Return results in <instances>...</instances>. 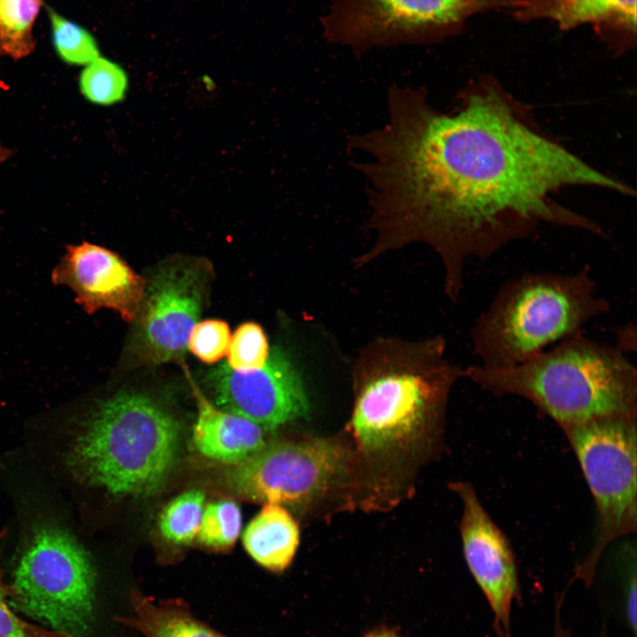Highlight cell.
Here are the masks:
<instances>
[{"label": "cell", "instance_id": "obj_1", "mask_svg": "<svg viewBox=\"0 0 637 637\" xmlns=\"http://www.w3.org/2000/svg\"><path fill=\"white\" fill-rule=\"evenodd\" d=\"M380 127L349 141L368 184L367 256L413 242L432 247L444 268V289L457 301L472 258L487 259L541 223L600 234L590 219L552 195L572 186L623 194L622 182L595 170L541 132L495 82L467 88L441 112L423 88L394 86Z\"/></svg>", "mask_w": 637, "mask_h": 637}, {"label": "cell", "instance_id": "obj_2", "mask_svg": "<svg viewBox=\"0 0 637 637\" xmlns=\"http://www.w3.org/2000/svg\"><path fill=\"white\" fill-rule=\"evenodd\" d=\"M464 377L495 395L527 399L563 430L595 420L636 415L637 372L617 347L581 333L517 365H472Z\"/></svg>", "mask_w": 637, "mask_h": 637}, {"label": "cell", "instance_id": "obj_3", "mask_svg": "<svg viewBox=\"0 0 637 637\" xmlns=\"http://www.w3.org/2000/svg\"><path fill=\"white\" fill-rule=\"evenodd\" d=\"M178 420L151 397L121 390L96 403L65 454L73 476L115 495L156 493L179 453Z\"/></svg>", "mask_w": 637, "mask_h": 637}, {"label": "cell", "instance_id": "obj_4", "mask_svg": "<svg viewBox=\"0 0 637 637\" xmlns=\"http://www.w3.org/2000/svg\"><path fill=\"white\" fill-rule=\"evenodd\" d=\"M355 375V436L362 449L382 451L405 442L440 415L464 369L446 358L438 336L418 343L376 342L360 357Z\"/></svg>", "mask_w": 637, "mask_h": 637}, {"label": "cell", "instance_id": "obj_5", "mask_svg": "<svg viewBox=\"0 0 637 637\" xmlns=\"http://www.w3.org/2000/svg\"><path fill=\"white\" fill-rule=\"evenodd\" d=\"M590 269L575 272L526 273L505 283L474 321L471 342L486 369H505L545 348L581 333L610 311Z\"/></svg>", "mask_w": 637, "mask_h": 637}, {"label": "cell", "instance_id": "obj_6", "mask_svg": "<svg viewBox=\"0 0 637 637\" xmlns=\"http://www.w3.org/2000/svg\"><path fill=\"white\" fill-rule=\"evenodd\" d=\"M96 574L79 541L50 519L26 533L15 562L11 607L68 637H88Z\"/></svg>", "mask_w": 637, "mask_h": 637}, {"label": "cell", "instance_id": "obj_7", "mask_svg": "<svg viewBox=\"0 0 637 637\" xmlns=\"http://www.w3.org/2000/svg\"><path fill=\"white\" fill-rule=\"evenodd\" d=\"M564 432L597 511L595 541L579 567V574L588 579L605 549L636 530V415L598 419Z\"/></svg>", "mask_w": 637, "mask_h": 637}, {"label": "cell", "instance_id": "obj_8", "mask_svg": "<svg viewBox=\"0 0 637 637\" xmlns=\"http://www.w3.org/2000/svg\"><path fill=\"white\" fill-rule=\"evenodd\" d=\"M507 4V0H334L321 24L328 42L362 53L374 47L426 42L474 12Z\"/></svg>", "mask_w": 637, "mask_h": 637}, {"label": "cell", "instance_id": "obj_9", "mask_svg": "<svg viewBox=\"0 0 637 637\" xmlns=\"http://www.w3.org/2000/svg\"><path fill=\"white\" fill-rule=\"evenodd\" d=\"M347 465V452L332 441H280L265 444L235 464L228 482L252 502L303 506L331 489Z\"/></svg>", "mask_w": 637, "mask_h": 637}, {"label": "cell", "instance_id": "obj_10", "mask_svg": "<svg viewBox=\"0 0 637 637\" xmlns=\"http://www.w3.org/2000/svg\"><path fill=\"white\" fill-rule=\"evenodd\" d=\"M205 276L198 263L173 261L146 282L136 318L142 352L150 363L176 361L186 354L203 305Z\"/></svg>", "mask_w": 637, "mask_h": 637}, {"label": "cell", "instance_id": "obj_11", "mask_svg": "<svg viewBox=\"0 0 637 637\" xmlns=\"http://www.w3.org/2000/svg\"><path fill=\"white\" fill-rule=\"evenodd\" d=\"M215 405L274 429L308 415L310 403L302 377L288 354L279 348L265 365L239 372L222 363L208 374Z\"/></svg>", "mask_w": 637, "mask_h": 637}, {"label": "cell", "instance_id": "obj_12", "mask_svg": "<svg viewBox=\"0 0 637 637\" xmlns=\"http://www.w3.org/2000/svg\"><path fill=\"white\" fill-rule=\"evenodd\" d=\"M452 488L463 503L460 534L464 560L490 605L499 637H510V610L518 589L511 546L471 484L457 482Z\"/></svg>", "mask_w": 637, "mask_h": 637}, {"label": "cell", "instance_id": "obj_13", "mask_svg": "<svg viewBox=\"0 0 637 637\" xmlns=\"http://www.w3.org/2000/svg\"><path fill=\"white\" fill-rule=\"evenodd\" d=\"M51 280L70 288L87 313L107 308L128 323L136 319L146 288L143 278L118 254L87 242L66 247Z\"/></svg>", "mask_w": 637, "mask_h": 637}, {"label": "cell", "instance_id": "obj_14", "mask_svg": "<svg viewBox=\"0 0 637 637\" xmlns=\"http://www.w3.org/2000/svg\"><path fill=\"white\" fill-rule=\"evenodd\" d=\"M197 407L193 441L204 457L238 464L266 444L265 428L212 403L190 380Z\"/></svg>", "mask_w": 637, "mask_h": 637}, {"label": "cell", "instance_id": "obj_15", "mask_svg": "<svg viewBox=\"0 0 637 637\" xmlns=\"http://www.w3.org/2000/svg\"><path fill=\"white\" fill-rule=\"evenodd\" d=\"M242 542L257 564L272 572H281L295 555L298 526L282 506L265 503L246 526Z\"/></svg>", "mask_w": 637, "mask_h": 637}, {"label": "cell", "instance_id": "obj_16", "mask_svg": "<svg viewBox=\"0 0 637 637\" xmlns=\"http://www.w3.org/2000/svg\"><path fill=\"white\" fill-rule=\"evenodd\" d=\"M129 601L133 615L119 617L117 621L144 637H229L196 618L183 599L156 602L151 597L132 590Z\"/></svg>", "mask_w": 637, "mask_h": 637}, {"label": "cell", "instance_id": "obj_17", "mask_svg": "<svg viewBox=\"0 0 637 637\" xmlns=\"http://www.w3.org/2000/svg\"><path fill=\"white\" fill-rule=\"evenodd\" d=\"M524 17H545L569 29L588 22H611L635 32L636 0L521 1Z\"/></svg>", "mask_w": 637, "mask_h": 637}, {"label": "cell", "instance_id": "obj_18", "mask_svg": "<svg viewBox=\"0 0 637 637\" xmlns=\"http://www.w3.org/2000/svg\"><path fill=\"white\" fill-rule=\"evenodd\" d=\"M42 0H0V57H28L35 48L33 27Z\"/></svg>", "mask_w": 637, "mask_h": 637}, {"label": "cell", "instance_id": "obj_19", "mask_svg": "<svg viewBox=\"0 0 637 637\" xmlns=\"http://www.w3.org/2000/svg\"><path fill=\"white\" fill-rule=\"evenodd\" d=\"M204 497L203 491L192 489L169 502L159 518L158 526L163 537L177 545L193 541L199 531Z\"/></svg>", "mask_w": 637, "mask_h": 637}, {"label": "cell", "instance_id": "obj_20", "mask_svg": "<svg viewBox=\"0 0 637 637\" xmlns=\"http://www.w3.org/2000/svg\"><path fill=\"white\" fill-rule=\"evenodd\" d=\"M79 88L84 98L90 103L112 105L125 98L128 77L119 64L99 56L81 71Z\"/></svg>", "mask_w": 637, "mask_h": 637}, {"label": "cell", "instance_id": "obj_21", "mask_svg": "<svg viewBox=\"0 0 637 637\" xmlns=\"http://www.w3.org/2000/svg\"><path fill=\"white\" fill-rule=\"evenodd\" d=\"M51 38L58 58L72 65H87L100 56L97 42L83 27L47 7Z\"/></svg>", "mask_w": 637, "mask_h": 637}, {"label": "cell", "instance_id": "obj_22", "mask_svg": "<svg viewBox=\"0 0 637 637\" xmlns=\"http://www.w3.org/2000/svg\"><path fill=\"white\" fill-rule=\"evenodd\" d=\"M241 527L239 505L229 499L214 501L203 509L197 541L205 548L226 550L235 543Z\"/></svg>", "mask_w": 637, "mask_h": 637}, {"label": "cell", "instance_id": "obj_23", "mask_svg": "<svg viewBox=\"0 0 637 637\" xmlns=\"http://www.w3.org/2000/svg\"><path fill=\"white\" fill-rule=\"evenodd\" d=\"M267 338L257 323L242 324L231 337L226 353L228 366L239 372L261 368L269 356Z\"/></svg>", "mask_w": 637, "mask_h": 637}, {"label": "cell", "instance_id": "obj_24", "mask_svg": "<svg viewBox=\"0 0 637 637\" xmlns=\"http://www.w3.org/2000/svg\"><path fill=\"white\" fill-rule=\"evenodd\" d=\"M231 341L228 325L219 319L196 323L188 342L189 349L201 361L211 364L226 355Z\"/></svg>", "mask_w": 637, "mask_h": 637}, {"label": "cell", "instance_id": "obj_25", "mask_svg": "<svg viewBox=\"0 0 637 637\" xmlns=\"http://www.w3.org/2000/svg\"><path fill=\"white\" fill-rule=\"evenodd\" d=\"M8 530L0 531V541ZM15 590L11 583L4 579L0 570V637H68L60 633L28 623L19 617L10 605V599Z\"/></svg>", "mask_w": 637, "mask_h": 637}, {"label": "cell", "instance_id": "obj_26", "mask_svg": "<svg viewBox=\"0 0 637 637\" xmlns=\"http://www.w3.org/2000/svg\"><path fill=\"white\" fill-rule=\"evenodd\" d=\"M624 568L625 617L633 636L636 634V552L635 546L627 545L621 551Z\"/></svg>", "mask_w": 637, "mask_h": 637}, {"label": "cell", "instance_id": "obj_27", "mask_svg": "<svg viewBox=\"0 0 637 637\" xmlns=\"http://www.w3.org/2000/svg\"><path fill=\"white\" fill-rule=\"evenodd\" d=\"M365 637H399L394 631L379 629L368 633Z\"/></svg>", "mask_w": 637, "mask_h": 637}, {"label": "cell", "instance_id": "obj_28", "mask_svg": "<svg viewBox=\"0 0 637 637\" xmlns=\"http://www.w3.org/2000/svg\"><path fill=\"white\" fill-rule=\"evenodd\" d=\"M556 618H557V621L556 622V628H555L554 637H571V635H570V633H568V631H566V630L563 627V625H562V624H561V621H560V617H559V615H557Z\"/></svg>", "mask_w": 637, "mask_h": 637}, {"label": "cell", "instance_id": "obj_29", "mask_svg": "<svg viewBox=\"0 0 637 637\" xmlns=\"http://www.w3.org/2000/svg\"><path fill=\"white\" fill-rule=\"evenodd\" d=\"M13 154V151L0 143V165L9 159Z\"/></svg>", "mask_w": 637, "mask_h": 637}]
</instances>
